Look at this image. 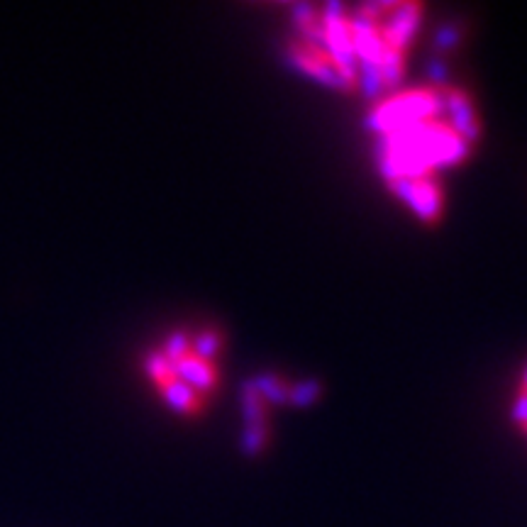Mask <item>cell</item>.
I'll list each match as a JSON object with an SVG mask.
<instances>
[{
	"instance_id": "obj_1",
	"label": "cell",
	"mask_w": 527,
	"mask_h": 527,
	"mask_svg": "<svg viewBox=\"0 0 527 527\" xmlns=\"http://www.w3.org/2000/svg\"><path fill=\"white\" fill-rule=\"evenodd\" d=\"M376 179L420 225L447 213L449 176L471 162L484 140V113L467 86L449 79L406 81L366 110Z\"/></svg>"
},
{
	"instance_id": "obj_4",
	"label": "cell",
	"mask_w": 527,
	"mask_h": 527,
	"mask_svg": "<svg viewBox=\"0 0 527 527\" xmlns=\"http://www.w3.org/2000/svg\"><path fill=\"white\" fill-rule=\"evenodd\" d=\"M323 393L315 379H293L279 374H257L242 386V449L252 457L262 454L271 442V427L279 410L308 408Z\"/></svg>"
},
{
	"instance_id": "obj_2",
	"label": "cell",
	"mask_w": 527,
	"mask_h": 527,
	"mask_svg": "<svg viewBox=\"0 0 527 527\" xmlns=\"http://www.w3.org/2000/svg\"><path fill=\"white\" fill-rule=\"evenodd\" d=\"M423 22L413 0L303 3L288 18L284 57L315 86L371 103L408 81Z\"/></svg>"
},
{
	"instance_id": "obj_5",
	"label": "cell",
	"mask_w": 527,
	"mask_h": 527,
	"mask_svg": "<svg viewBox=\"0 0 527 527\" xmlns=\"http://www.w3.org/2000/svg\"><path fill=\"white\" fill-rule=\"evenodd\" d=\"M510 423L515 425V430L527 440V364L520 371L518 381L513 386V396H510Z\"/></svg>"
},
{
	"instance_id": "obj_3",
	"label": "cell",
	"mask_w": 527,
	"mask_h": 527,
	"mask_svg": "<svg viewBox=\"0 0 527 527\" xmlns=\"http://www.w3.org/2000/svg\"><path fill=\"white\" fill-rule=\"evenodd\" d=\"M225 374V340L213 325H179L142 357V376L164 410L196 420L213 406Z\"/></svg>"
}]
</instances>
